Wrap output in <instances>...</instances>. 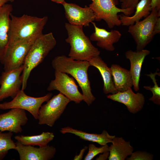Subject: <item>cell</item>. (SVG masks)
I'll use <instances>...</instances> for the list:
<instances>
[{
	"label": "cell",
	"instance_id": "obj_31",
	"mask_svg": "<svg viewBox=\"0 0 160 160\" xmlns=\"http://www.w3.org/2000/svg\"><path fill=\"white\" fill-rule=\"evenodd\" d=\"M160 33V18L159 17L154 25L153 29V34L154 36Z\"/></svg>",
	"mask_w": 160,
	"mask_h": 160
},
{
	"label": "cell",
	"instance_id": "obj_12",
	"mask_svg": "<svg viewBox=\"0 0 160 160\" xmlns=\"http://www.w3.org/2000/svg\"><path fill=\"white\" fill-rule=\"evenodd\" d=\"M62 5L65 10V17L71 24L88 27L90 23L95 20L94 12L89 6L82 7L76 4L65 1Z\"/></svg>",
	"mask_w": 160,
	"mask_h": 160
},
{
	"label": "cell",
	"instance_id": "obj_11",
	"mask_svg": "<svg viewBox=\"0 0 160 160\" xmlns=\"http://www.w3.org/2000/svg\"><path fill=\"white\" fill-rule=\"evenodd\" d=\"M23 65L9 71H3L0 76V101L8 97L13 98L20 90L22 82L20 74Z\"/></svg>",
	"mask_w": 160,
	"mask_h": 160
},
{
	"label": "cell",
	"instance_id": "obj_34",
	"mask_svg": "<svg viewBox=\"0 0 160 160\" xmlns=\"http://www.w3.org/2000/svg\"><path fill=\"white\" fill-rule=\"evenodd\" d=\"M14 0H0V8L9 2H13Z\"/></svg>",
	"mask_w": 160,
	"mask_h": 160
},
{
	"label": "cell",
	"instance_id": "obj_3",
	"mask_svg": "<svg viewBox=\"0 0 160 160\" xmlns=\"http://www.w3.org/2000/svg\"><path fill=\"white\" fill-rule=\"evenodd\" d=\"M68 37L66 42L70 46L69 57L77 60L87 61L99 56L100 52L84 33L82 26L65 23Z\"/></svg>",
	"mask_w": 160,
	"mask_h": 160
},
{
	"label": "cell",
	"instance_id": "obj_26",
	"mask_svg": "<svg viewBox=\"0 0 160 160\" xmlns=\"http://www.w3.org/2000/svg\"><path fill=\"white\" fill-rule=\"evenodd\" d=\"M157 70L154 73H151L146 75L150 77L154 84V85L151 87V86H145L144 88L148 90L151 91L153 93L152 96L149 99V100L152 101L154 103L160 105V87L158 86L157 82V80L156 79V75L160 76V73L157 72Z\"/></svg>",
	"mask_w": 160,
	"mask_h": 160
},
{
	"label": "cell",
	"instance_id": "obj_33",
	"mask_svg": "<svg viewBox=\"0 0 160 160\" xmlns=\"http://www.w3.org/2000/svg\"><path fill=\"white\" fill-rule=\"evenodd\" d=\"M100 153L98 157H97L96 160H106L108 159L109 156V151L104 152Z\"/></svg>",
	"mask_w": 160,
	"mask_h": 160
},
{
	"label": "cell",
	"instance_id": "obj_16",
	"mask_svg": "<svg viewBox=\"0 0 160 160\" xmlns=\"http://www.w3.org/2000/svg\"><path fill=\"white\" fill-rule=\"evenodd\" d=\"M95 31L90 35L91 41L97 42L99 47L108 51L115 50L113 44L118 42L121 37V34L118 30H111L109 31L105 29L97 26L95 23H92Z\"/></svg>",
	"mask_w": 160,
	"mask_h": 160
},
{
	"label": "cell",
	"instance_id": "obj_24",
	"mask_svg": "<svg viewBox=\"0 0 160 160\" xmlns=\"http://www.w3.org/2000/svg\"><path fill=\"white\" fill-rule=\"evenodd\" d=\"M54 137L53 132H43L40 135H16L14 138L17 142L24 145L42 147L47 145Z\"/></svg>",
	"mask_w": 160,
	"mask_h": 160
},
{
	"label": "cell",
	"instance_id": "obj_22",
	"mask_svg": "<svg viewBox=\"0 0 160 160\" xmlns=\"http://www.w3.org/2000/svg\"><path fill=\"white\" fill-rule=\"evenodd\" d=\"M109 146V160H124L133 152L130 142L121 137H115Z\"/></svg>",
	"mask_w": 160,
	"mask_h": 160
},
{
	"label": "cell",
	"instance_id": "obj_29",
	"mask_svg": "<svg viewBox=\"0 0 160 160\" xmlns=\"http://www.w3.org/2000/svg\"><path fill=\"white\" fill-rule=\"evenodd\" d=\"M140 0H120L121 7L122 9L133 8L135 7Z\"/></svg>",
	"mask_w": 160,
	"mask_h": 160
},
{
	"label": "cell",
	"instance_id": "obj_9",
	"mask_svg": "<svg viewBox=\"0 0 160 160\" xmlns=\"http://www.w3.org/2000/svg\"><path fill=\"white\" fill-rule=\"evenodd\" d=\"M37 38L14 45L7 46L0 61L4 65V71L13 70L23 65L28 51Z\"/></svg>",
	"mask_w": 160,
	"mask_h": 160
},
{
	"label": "cell",
	"instance_id": "obj_15",
	"mask_svg": "<svg viewBox=\"0 0 160 160\" xmlns=\"http://www.w3.org/2000/svg\"><path fill=\"white\" fill-rule=\"evenodd\" d=\"M107 98L124 104L130 113L135 114L143 108L145 103V97L141 93H135L131 88L123 92H118L107 96Z\"/></svg>",
	"mask_w": 160,
	"mask_h": 160
},
{
	"label": "cell",
	"instance_id": "obj_21",
	"mask_svg": "<svg viewBox=\"0 0 160 160\" xmlns=\"http://www.w3.org/2000/svg\"><path fill=\"white\" fill-rule=\"evenodd\" d=\"M110 68L115 88L118 92H123L133 86L129 71L119 65L113 64Z\"/></svg>",
	"mask_w": 160,
	"mask_h": 160
},
{
	"label": "cell",
	"instance_id": "obj_8",
	"mask_svg": "<svg viewBox=\"0 0 160 160\" xmlns=\"http://www.w3.org/2000/svg\"><path fill=\"white\" fill-rule=\"evenodd\" d=\"M52 96V93H49L43 97H33L27 95L23 90L21 89L12 100L0 104V109L15 108L23 109L29 112L35 119H37L42 104L49 100Z\"/></svg>",
	"mask_w": 160,
	"mask_h": 160
},
{
	"label": "cell",
	"instance_id": "obj_32",
	"mask_svg": "<svg viewBox=\"0 0 160 160\" xmlns=\"http://www.w3.org/2000/svg\"><path fill=\"white\" fill-rule=\"evenodd\" d=\"M88 147L87 146H85L82 149L80 150V152L78 155H76L74 157V160H82L84 154L86 150L88 148Z\"/></svg>",
	"mask_w": 160,
	"mask_h": 160
},
{
	"label": "cell",
	"instance_id": "obj_2",
	"mask_svg": "<svg viewBox=\"0 0 160 160\" xmlns=\"http://www.w3.org/2000/svg\"><path fill=\"white\" fill-rule=\"evenodd\" d=\"M7 46L14 45L42 34V31L48 17H42L24 14L20 17L10 15Z\"/></svg>",
	"mask_w": 160,
	"mask_h": 160
},
{
	"label": "cell",
	"instance_id": "obj_28",
	"mask_svg": "<svg viewBox=\"0 0 160 160\" xmlns=\"http://www.w3.org/2000/svg\"><path fill=\"white\" fill-rule=\"evenodd\" d=\"M130 157H127V160H152L153 155L146 151H137L133 152Z\"/></svg>",
	"mask_w": 160,
	"mask_h": 160
},
{
	"label": "cell",
	"instance_id": "obj_1",
	"mask_svg": "<svg viewBox=\"0 0 160 160\" xmlns=\"http://www.w3.org/2000/svg\"><path fill=\"white\" fill-rule=\"evenodd\" d=\"M51 64L55 71L69 74L76 81L81 89L84 101L89 106L95 100L91 91L88 70L90 66L89 61L77 60L64 55L57 56Z\"/></svg>",
	"mask_w": 160,
	"mask_h": 160
},
{
	"label": "cell",
	"instance_id": "obj_14",
	"mask_svg": "<svg viewBox=\"0 0 160 160\" xmlns=\"http://www.w3.org/2000/svg\"><path fill=\"white\" fill-rule=\"evenodd\" d=\"M15 150L20 160H49L53 158L56 152L55 147L47 145L39 147L25 145L17 142Z\"/></svg>",
	"mask_w": 160,
	"mask_h": 160
},
{
	"label": "cell",
	"instance_id": "obj_7",
	"mask_svg": "<svg viewBox=\"0 0 160 160\" xmlns=\"http://www.w3.org/2000/svg\"><path fill=\"white\" fill-rule=\"evenodd\" d=\"M70 101L69 99L60 92L54 96L40 108L38 119L39 124L53 127Z\"/></svg>",
	"mask_w": 160,
	"mask_h": 160
},
{
	"label": "cell",
	"instance_id": "obj_23",
	"mask_svg": "<svg viewBox=\"0 0 160 160\" xmlns=\"http://www.w3.org/2000/svg\"><path fill=\"white\" fill-rule=\"evenodd\" d=\"M151 0H140L137 4L135 14L131 16L122 14L119 15L121 25L129 26L139 22L143 17H146L151 11Z\"/></svg>",
	"mask_w": 160,
	"mask_h": 160
},
{
	"label": "cell",
	"instance_id": "obj_5",
	"mask_svg": "<svg viewBox=\"0 0 160 160\" xmlns=\"http://www.w3.org/2000/svg\"><path fill=\"white\" fill-rule=\"evenodd\" d=\"M92 1L89 7L93 11L95 20H103L105 21L110 28L115 26H119L121 23L118 13L120 12L129 16L134 12L133 8L122 9L117 7L116 0H90Z\"/></svg>",
	"mask_w": 160,
	"mask_h": 160
},
{
	"label": "cell",
	"instance_id": "obj_6",
	"mask_svg": "<svg viewBox=\"0 0 160 160\" xmlns=\"http://www.w3.org/2000/svg\"><path fill=\"white\" fill-rule=\"evenodd\" d=\"M160 15V11L155 9L144 20L129 26L128 31L136 43V51L144 49L152 40L153 27Z\"/></svg>",
	"mask_w": 160,
	"mask_h": 160
},
{
	"label": "cell",
	"instance_id": "obj_35",
	"mask_svg": "<svg viewBox=\"0 0 160 160\" xmlns=\"http://www.w3.org/2000/svg\"><path fill=\"white\" fill-rule=\"evenodd\" d=\"M52 1L57 3L58 4H62L65 2V0H51Z\"/></svg>",
	"mask_w": 160,
	"mask_h": 160
},
{
	"label": "cell",
	"instance_id": "obj_25",
	"mask_svg": "<svg viewBox=\"0 0 160 160\" xmlns=\"http://www.w3.org/2000/svg\"><path fill=\"white\" fill-rule=\"evenodd\" d=\"M13 133L10 132H3L0 131V160L3 159L9 150H15V143L12 139Z\"/></svg>",
	"mask_w": 160,
	"mask_h": 160
},
{
	"label": "cell",
	"instance_id": "obj_19",
	"mask_svg": "<svg viewBox=\"0 0 160 160\" xmlns=\"http://www.w3.org/2000/svg\"><path fill=\"white\" fill-rule=\"evenodd\" d=\"M63 134L69 133L73 134L85 140L97 143L101 146L105 145L108 143H111L115 135H110L107 131L103 130L100 134L90 133L73 129L69 127H66L60 130Z\"/></svg>",
	"mask_w": 160,
	"mask_h": 160
},
{
	"label": "cell",
	"instance_id": "obj_27",
	"mask_svg": "<svg viewBox=\"0 0 160 160\" xmlns=\"http://www.w3.org/2000/svg\"><path fill=\"white\" fill-rule=\"evenodd\" d=\"M88 148V152L84 157V160H91L100 153L109 151V146L107 144L98 147L93 144H90Z\"/></svg>",
	"mask_w": 160,
	"mask_h": 160
},
{
	"label": "cell",
	"instance_id": "obj_4",
	"mask_svg": "<svg viewBox=\"0 0 160 160\" xmlns=\"http://www.w3.org/2000/svg\"><path fill=\"white\" fill-rule=\"evenodd\" d=\"M56 44V39L52 32L43 34L36 39L24 61L21 75L22 82L21 89L24 90L25 89L32 71L43 61Z\"/></svg>",
	"mask_w": 160,
	"mask_h": 160
},
{
	"label": "cell",
	"instance_id": "obj_10",
	"mask_svg": "<svg viewBox=\"0 0 160 160\" xmlns=\"http://www.w3.org/2000/svg\"><path fill=\"white\" fill-rule=\"evenodd\" d=\"M55 79L50 83L47 88L48 91L58 90L71 101L76 104L84 100V96L79 91L73 77L66 73L56 71H55Z\"/></svg>",
	"mask_w": 160,
	"mask_h": 160
},
{
	"label": "cell",
	"instance_id": "obj_30",
	"mask_svg": "<svg viewBox=\"0 0 160 160\" xmlns=\"http://www.w3.org/2000/svg\"><path fill=\"white\" fill-rule=\"evenodd\" d=\"M151 11L155 9L160 11V0H151Z\"/></svg>",
	"mask_w": 160,
	"mask_h": 160
},
{
	"label": "cell",
	"instance_id": "obj_13",
	"mask_svg": "<svg viewBox=\"0 0 160 160\" xmlns=\"http://www.w3.org/2000/svg\"><path fill=\"white\" fill-rule=\"evenodd\" d=\"M25 110L12 108L7 112L0 114V131H7L17 134L23 131L22 126L28 121Z\"/></svg>",
	"mask_w": 160,
	"mask_h": 160
},
{
	"label": "cell",
	"instance_id": "obj_20",
	"mask_svg": "<svg viewBox=\"0 0 160 160\" xmlns=\"http://www.w3.org/2000/svg\"><path fill=\"white\" fill-rule=\"evenodd\" d=\"M90 66L96 68L99 71L103 79L104 85L103 93L105 94H114L118 92L113 82L110 68L99 56L95 57L89 61Z\"/></svg>",
	"mask_w": 160,
	"mask_h": 160
},
{
	"label": "cell",
	"instance_id": "obj_18",
	"mask_svg": "<svg viewBox=\"0 0 160 160\" xmlns=\"http://www.w3.org/2000/svg\"><path fill=\"white\" fill-rule=\"evenodd\" d=\"M11 4H6L0 8V61L9 43Z\"/></svg>",
	"mask_w": 160,
	"mask_h": 160
},
{
	"label": "cell",
	"instance_id": "obj_17",
	"mask_svg": "<svg viewBox=\"0 0 160 160\" xmlns=\"http://www.w3.org/2000/svg\"><path fill=\"white\" fill-rule=\"evenodd\" d=\"M150 53L149 50L145 49L136 51L129 50L125 52V57L130 63L129 71L132 79L134 89L136 91L140 89L139 82L142 65L145 57Z\"/></svg>",
	"mask_w": 160,
	"mask_h": 160
}]
</instances>
